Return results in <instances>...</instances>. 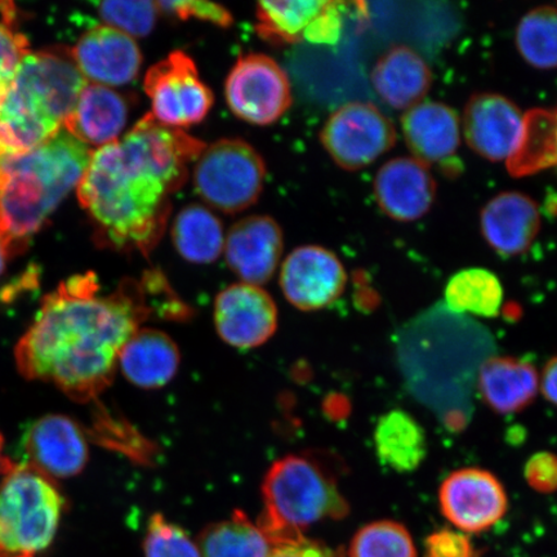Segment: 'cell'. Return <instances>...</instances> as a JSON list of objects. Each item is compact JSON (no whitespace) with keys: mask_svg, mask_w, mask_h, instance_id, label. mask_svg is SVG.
Listing matches in <instances>:
<instances>
[{"mask_svg":"<svg viewBox=\"0 0 557 557\" xmlns=\"http://www.w3.org/2000/svg\"><path fill=\"white\" fill-rule=\"evenodd\" d=\"M151 312L144 281L125 278L113 294L101 296L92 271L70 277L44 298L18 341V372L53 383L74 401H92L113 382L123 346Z\"/></svg>","mask_w":557,"mask_h":557,"instance_id":"cell-1","label":"cell"},{"mask_svg":"<svg viewBox=\"0 0 557 557\" xmlns=\"http://www.w3.org/2000/svg\"><path fill=\"white\" fill-rule=\"evenodd\" d=\"M207 145L150 113L116 143L94 151L76 194L99 246L148 257L162 240L171 197Z\"/></svg>","mask_w":557,"mask_h":557,"instance_id":"cell-2","label":"cell"},{"mask_svg":"<svg viewBox=\"0 0 557 557\" xmlns=\"http://www.w3.org/2000/svg\"><path fill=\"white\" fill-rule=\"evenodd\" d=\"M94 151L61 129L29 151L0 157V227L20 248L85 176Z\"/></svg>","mask_w":557,"mask_h":557,"instance_id":"cell-3","label":"cell"},{"mask_svg":"<svg viewBox=\"0 0 557 557\" xmlns=\"http://www.w3.org/2000/svg\"><path fill=\"white\" fill-rule=\"evenodd\" d=\"M87 85L66 48L30 52L0 96L3 149L17 154L58 135Z\"/></svg>","mask_w":557,"mask_h":557,"instance_id":"cell-4","label":"cell"},{"mask_svg":"<svg viewBox=\"0 0 557 557\" xmlns=\"http://www.w3.org/2000/svg\"><path fill=\"white\" fill-rule=\"evenodd\" d=\"M263 511L257 525L271 543L304 537L305 529L345 519L350 505L331 466L313 455H289L271 466L262 483Z\"/></svg>","mask_w":557,"mask_h":557,"instance_id":"cell-5","label":"cell"},{"mask_svg":"<svg viewBox=\"0 0 557 557\" xmlns=\"http://www.w3.org/2000/svg\"><path fill=\"white\" fill-rule=\"evenodd\" d=\"M64 508L53 480L17 463L0 484V557H37L46 552Z\"/></svg>","mask_w":557,"mask_h":557,"instance_id":"cell-6","label":"cell"},{"mask_svg":"<svg viewBox=\"0 0 557 557\" xmlns=\"http://www.w3.org/2000/svg\"><path fill=\"white\" fill-rule=\"evenodd\" d=\"M194 165L195 190L218 211L240 213L261 197L267 164L243 139L224 138L207 146Z\"/></svg>","mask_w":557,"mask_h":557,"instance_id":"cell-7","label":"cell"},{"mask_svg":"<svg viewBox=\"0 0 557 557\" xmlns=\"http://www.w3.org/2000/svg\"><path fill=\"white\" fill-rule=\"evenodd\" d=\"M144 89L151 115L166 127L184 129L203 122L213 107V92L189 54L173 51L146 72Z\"/></svg>","mask_w":557,"mask_h":557,"instance_id":"cell-8","label":"cell"},{"mask_svg":"<svg viewBox=\"0 0 557 557\" xmlns=\"http://www.w3.org/2000/svg\"><path fill=\"white\" fill-rule=\"evenodd\" d=\"M227 107L239 120L253 125L276 123L292 107L287 73L267 54H242L225 83Z\"/></svg>","mask_w":557,"mask_h":557,"instance_id":"cell-9","label":"cell"},{"mask_svg":"<svg viewBox=\"0 0 557 557\" xmlns=\"http://www.w3.org/2000/svg\"><path fill=\"white\" fill-rule=\"evenodd\" d=\"M320 141L341 169L357 171L394 148L396 131L374 104L350 102L330 116Z\"/></svg>","mask_w":557,"mask_h":557,"instance_id":"cell-10","label":"cell"},{"mask_svg":"<svg viewBox=\"0 0 557 557\" xmlns=\"http://www.w3.org/2000/svg\"><path fill=\"white\" fill-rule=\"evenodd\" d=\"M443 517L462 533L490 531L506 517L508 497L491 471L466 468L453 471L438 487Z\"/></svg>","mask_w":557,"mask_h":557,"instance_id":"cell-11","label":"cell"},{"mask_svg":"<svg viewBox=\"0 0 557 557\" xmlns=\"http://www.w3.org/2000/svg\"><path fill=\"white\" fill-rule=\"evenodd\" d=\"M346 283L343 262L323 247H298L282 264L283 294L296 309L302 311L329 308L343 296Z\"/></svg>","mask_w":557,"mask_h":557,"instance_id":"cell-12","label":"cell"},{"mask_svg":"<svg viewBox=\"0 0 557 557\" xmlns=\"http://www.w3.org/2000/svg\"><path fill=\"white\" fill-rule=\"evenodd\" d=\"M25 465L51 480L69 479L85 470L87 434L73 418L47 414L33 422L23 437Z\"/></svg>","mask_w":557,"mask_h":557,"instance_id":"cell-13","label":"cell"},{"mask_svg":"<svg viewBox=\"0 0 557 557\" xmlns=\"http://www.w3.org/2000/svg\"><path fill=\"white\" fill-rule=\"evenodd\" d=\"M214 324L219 336L230 346L259 347L276 332V305L259 285L236 283L215 298Z\"/></svg>","mask_w":557,"mask_h":557,"instance_id":"cell-14","label":"cell"},{"mask_svg":"<svg viewBox=\"0 0 557 557\" xmlns=\"http://www.w3.org/2000/svg\"><path fill=\"white\" fill-rule=\"evenodd\" d=\"M70 52L87 82L109 88L134 82L144 61L136 40L109 25L83 34Z\"/></svg>","mask_w":557,"mask_h":557,"instance_id":"cell-15","label":"cell"},{"mask_svg":"<svg viewBox=\"0 0 557 557\" xmlns=\"http://www.w3.org/2000/svg\"><path fill=\"white\" fill-rule=\"evenodd\" d=\"M284 248L282 227L269 215H250L228 230L225 256L228 268L242 283L262 285L271 281Z\"/></svg>","mask_w":557,"mask_h":557,"instance_id":"cell-16","label":"cell"},{"mask_svg":"<svg viewBox=\"0 0 557 557\" xmlns=\"http://www.w3.org/2000/svg\"><path fill=\"white\" fill-rule=\"evenodd\" d=\"M524 116L517 104L497 94L473 96L466 104L463 131L466 139L479 156L499 162L511 157Z\"/></svg>","mask_w":557,"mask_h":557,"instance_id":"cell-17","label":"cell"},{"mask_svg":"<svg viewBox=\"0 0 557 557\" xmlns=\"http://www.w3.org/2000/svg\"><path fill=\"white\" fill-rule=\"evenodd\" d=\"M435 181L426 164L414 158L389 160L374 180L375 199L388 218L414 221L434 203Z\"/></svg>","mask_w":557,"mask_h":557,"instance_id":"cell-18","label":"cell"},{"mask_svg":"<svg viewBox=\"0 0 557 557\" xmlns=\"http://www.w3.org/2000/svg\"><path fill=\"white\" fill-rule=\"evenodd\" d=\"M476 388L494 413L515 414L534 401L540 392V374L531 361L490 357L479 368Z\"/></svg>","mask_w":557,"mask_h":557,"instance_id":"cell-19","label":"cell"},{"mask_svg":"<svg viewBox=\"0 0 557 557\" xmlns=\"http://www.w3.org/2000/svg\"><path fill=\"white\" fill-rule=\"evenodd\" d=\"M129 116L128 101L116 90L88 83L64 124L81 143L97 149L121 138Z\"/></svg>","mask_w":557,"mask_h":557,"instance_id":"cell-20","label":"cell"},{"mask_svg":"<svg viewBox=\"0 0 557 557\" xmlns=\"http://www.w3.org/2000/svg\"><path fill=\"white\" fill-rule=\"evenodd\" d=\"M480 222L493 249L515 256L532 246L540 232L541 215L535 201L527 195L504 193L484 207Z\"/></svg>","mask_w":557,"mask_h":557,"instance_id":"cell-21","label":"cell"},{"mask_svg":"<svg viewBox=\"0 0 557 557\" xmlns=\"http://www.w3.org/2000/svg\"><path fill=\"white\" fill-rule=\"evenodd\" d=\"M403 134L414 159L442 163L456 154L461 128L456 111L441 102H420L404 114Z\"/></svg>","mask_w":557,"mask_h":557,"instance_id":"cell-22","label":"cell"},{"mask_svg":"<svg viewBox=\"0 0 557 557\" xmlns=\"http://www.w3.org/2000/svg\"><path fill=\"white\" fill-rule=\"evenodd\" d=\"M180 361L178 347L169 334L139 329L123 346L117 368L132 385L157 389L169 385L174 379Z\"/></svg>","mask_w":557,"mask_h":557,"instance_id":"cell-23","label":"cell"},{"mask_svg":"<svg viewBox=\"0 0 557 557\" xmlns=\"http://www.w3.org/2000/svg\"><path fill=\"white\" fill-rule=\"evenodd\" d=\"M433 74L420 54L406 46L392 48L373 67L372 85L383 102L408 110L422 102Z\"/></svg>","mask_w":557,"mask_h":557,"instance_id":"cell-24","label":"cell"},{"mask_svg":"<svg viewBox=\"0 0 557 557\" xmlns=\"http://www.w3.org/2000/svg\"><path fill=\"white\" fill-rule=\"evenodd\" d=\"M373 442L375 456L383 468L398 473L416 471L429 453L426 431L403 409L389 410L380 418Z\"/></svg>","mask_w":557,"mask_h":557,"instance_id":"cell-25","label":"cell"},{"mask_svg":"<svg viewBox=\"0 0 557 557\" xmlns=\"http://www.w3.org/2000/svg\"><path fill=\"white\" fill-rule=\"evenodd\" d=\"M557 166V109H534L524 115L517 148L507 159L515 177Z\"/></svg>","mask_w":557,"mask_h":557,"instance_id":"cell-26","label":"cell"},{"mask_svg":"<svg viewBox=\"0 0 557 557\" xmlns=\"http://www.w3.org/2000/svg\"><path fill=\"white\" fill-rule=\"evenodd\" d=\"M171 236L178 255L193 263H212L225 249L224 225L211 209L199 205L181 209Z\"/></svg>","mask_w":557,"mask_h":557,"instance_id":"cell-27","label":"cell"},{"mask_svg":"<svg viewBox=\"0 0 557 557\" xmlns=\"http://www.w3.org/2000/svg\"><path fill=\"white\" fill-rule=\"evenodd\" d=\"M445 308L463 317L496 318L504 302V288L492 271L471 268L449 278L444 292Z\"/></svg>","mask_w":557,"mask_h":557,"instance_id":"cell-28","label":"cell"},{"mask_svg":"<svg viewBox=\"0 0 557 557\" xmlns=\"http://www.w3.org/2000/svg\"><path fill=\"white\" fill-rule=\"evenodd\" d=\"M325 0H278L260 2L256 9V32L273 46L301 44Z\"/></svg>","mask_w":557,"mask_h":557,"instance_id":"cell-29","label":"cell"},{"mask_svg":"<svg viewBox=\"0 0 557 557\" xmlns=\"http://www.w3.org/2000/svg\"><path fill=\"white\" fill-rule=\"evenodd\" d=\"M198 547L201 557H270L273 549L259 525L239 510L205 528Z\"/></svg>","mask_w":557,"mask_h":557,"instance_id":"cell-30","label":"cell"},{"mask_svg":"<svg viewBox=\"0 0 557 557\" xmlns=\"http://www.w3.org/2000/svg\"><path fill=\"white\" fill-rule=\"evenodd\" d=\"M517 46L528 64L557 67V10L541 7L527 13L518 26Z\"/></svg>","mask_w":557,"mask_h":557,"instance_id":"cell-31","label":"cell"},{"mask_svg":"<svg viewBox=\"0 0 557 557\" xmlns=\"http://www.w3.org/2000/svg\"><path fill=\"white\" fill-rule=\"evenodd\" d=\"M348 557H417L412 534L394 520L369 522L355 533Z\"/></svg>","mask_w":557,"mask_h":557,"instance_id":"cell-32","label":"cell"},{"mask_svg":"<svg viewBox=\"0 0 557 557\" xmlns=\"http://www.w3.org/2000/svg\"><path fill=\"white\" fill-rule=\"evenodd\" d=\"M18 11L12 2H0V90L11 85L23 61L30 54V45L21 32Z\"/></svg>","mask_w":557,"mask_h":557,"instance_id":"cell-33","label":"cell"},{"mask_svg":"<svg viewBox=\"0 0 557 557\" xmlns=\"http://www.w3.org/2000/svg\"><path fill=\"white\" fill-rule=\"evenodd\" d=\"M145 557H201L199 547L183 528L154 513L146 528Z\"/></svg>","mask_w":557,"mask_h":557,"instance_id":"cell-34","label":"cell"},{"mask_svg":"<svg viewBox=\"0 0 557 557\" xmlns=\"http://www.w3.org/2000/svg\"><path fill=\"white\" fill-rule=\"evenodd\" d=\"M99 13L104 25L135 39L144 38L154 29L159 9L156 2L111 0L99 5Z\"/></svg>","mask_w":557,"mask_h":557,"instance_id":"cell-35","label":"cell"},{"mask_svg":"<svg viewBox=\"0 0 557 557\" xmlns=\"http://www.w3.org/2000/svg\"><path fill=\"white\" fill-rule=\"evenodd\" d=\"M159 12H165L181 21L197 18L205 23L220 27H230L234 24L232 13L225 7L198 0H176V2H158Z\"/></svg>","mask_w":557,"mask_h":557,"instance_id":"cell-36","label":"cell"},{"mask_svg":"<svg viewBox=\"0 0 557 557\" xmlns=\"http://www.w3.org/2000/svg\"><path fill=\"white\" fill-rule=\"evenodd\" d=\"M483 552L462 532L444 528L424 541V557H482Z\"/></svg>","mask_w":557,"mask_h":557,"instance_id":"cell-37","label":"cell"},{"mask_svg":"<svg viewBox=\"0 0 557 557\" xmlns=\"http://www.w3.org/2000/svg\"><path fill=\"white\" fill-rule=\"evenodd\" d=\"M524 478L527 484L535 492H557V455L547 450L534 453L524 466Z\"/></svg>","mask_w":557,"mask_h":557,"instance_id":"cell-38","label":"cell"},{"mask_svg":"<svg viewBox=\"0 0 557 557\" xmlns=\"http://www.w3.org/2000/svg\"><path fill=\"white\" fill-rule=\"evenodd\" d=\"M338 2H325L323 10L305 35V40L312 45H336L343 33V10Z\"/></svg>","mask_w":557,"mask_h":557,"instance_id":"cell-39","label":"cell"},{"mask_svg":"<svg viewBox=\"0 0 557 557\" xmlns=\"http://www.w3.org/2000/svg\"><path fill=\"white\" fill-rule=\"evenodd\" d=\"M270 557H345L343 553L326 546L325 543L299 539L282 543L271 549Z\"/></svg>","mask_w":557,"mask_h":557,"instance_id":"cell-40","label":"cell"},{"mask_svg":"<svg viewBox=\"0 0 557 557\" xmlns=\"http://www.w3.org/2000/svg\"><path fill=\"white\" fill-rule=\"evenodd\" d=\"M540 389L545 399L557 407V355L543 368L540 375Z\"/></svg>","mask_w":557,"mask_h":557,"instance_id":"cell-41","label":"cell"},{"mask_svg":"<svg viewBox=\"0 0 557 557\" xmlns=\"http://www.w3.org/2000/svg\"><path fill=\"white\" fill-rule=\"evenodd\" d=\"M16 253H18V250L13 246V243L3 232V228L0 227V275L4 273L7 262Z\"/></svg>","mask_w":557,"mask_h":557,"instance_id":"cell-42","label":"cell"},{"mask_svg":"<svg viewBox=\"0 0 557 557\" xmlns=\"http://www.w3.org/2000/svg\"><path fill=\"white\" fill-rule=\"evenodd\" d=\"M3 448H4V438L3 435L0 434V475H7V473H10L13 469L16 468L17 463L12 462V459L9 457H5L3 455Z\"/></svg>","mask_w":557,"mask_h":557,"instance_id":"cell-43","label":"cell"},{"mask_svg":"<svg viewBox=\"0 0 557 557\" xmlns=\"http://www.w3.org/2000/svg\"><path fill=\"white\" fill-rule=\"evenodd\" d=\"M2 90H0V96H2ZM5 154H9V152H7L4 149H3V146L2 144H0V157H3Z\"/></svg>","mask_w":557,"mask_h":557,"instance_id":"cell-44","label":"cell"}]
</instances>
